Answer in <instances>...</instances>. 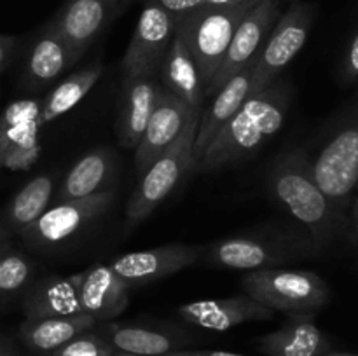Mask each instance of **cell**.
<instances>
[{
	"label": "cell",
	"mask_w": 358,
	"mask_h": 356,
	"mask_svg": "<svg viewBox=\"0 0 358 356\" xmlns=\"http://www.w3.org/2000/svg\"><path fill=\"white\" fill-rule=\"evenodd\" d=\"M292 107V86L278 77L247 98L234 117L210 142L196 171L234 166L254 156L285 124Z\"/></svg>",
	"instance_id": "1"
},
{
	"label": "cell",
	"mask_w": 358,
	"mask_h": 356,
	"mask_svg": "<svg viewBox=\"0 0 358 356\" xmlns=\"http://www.w3.org/2000/svg\"><path fill=\"white\" fill-rule=\"evenodd\" d=\"M268 187L318 251L346 227L345 220L318 187L308 150L301 147L283 150L269 168Z\"/></svg>",
	"instance_id": "2"
},
{
	"label": "cell",
	"mask_w": 358,
	"mask_h": 356,
	"mask_svg": "<svg viewBox=\"0 0 358 356\" xmlns=\"http://www.w3.org/2000/svg\"><path fill=\"white\" fill-rule=\"evenodd\" d=\"M310 161L318 187L348 225L358 188V103L339 115Z\"/></svg>",
	"instance_id": "3"
},
{
	"label": "cell",
	"mask_w": 358,
	"mask_h": 356,
	"mask_svg": "<svg viewBox=\"0 0 358 356\" xmlns=\"http://www.w3.org/2000/svg\"><path fill=\"white\" fill-rule=\"evenodd\" d=\"M317 251L301 229H262L259 232L236 234L203 248L210 265L247 272L280 267L287 262L311 257Z\"/></svg>",
	"instance_id": "4"
},
{
	"label": "cell",
	"mask_w": 358,
	"mask_h": 356,
	"mask_svg": "<svg viewBox=\"0 0 358 356\" xmlns=\"http://www.w3.org/2000/svg\"><path fill=\"white\" fill-rule=\"evenodd\" d=\"M201 110H191L180 135L140 175V181L126 208L129 227L142 223L177 188L182 178L194 170V140Z\"/></svg>",
	"instance_id": "5"
},
{
	"label": "cell",
	"mask_w": 358,
	"mask_h": 356,
	"mask_svg": "<svg viewBox=\"0 0 358 356\" xmlns=\"http://www.w3.org/2000/svg\"><path fill=\"white\" fill-rule=\"evenodd\" d=\"M245 293L275 313L313 314L327 306L331 290L320 274L306 269H257L241 278Z\"/></svg>",
	"instance_id": "6"
},
{
	"label": "cell",
	"mask_w": 358,
	"mask_h": 356,
	"mask_svg": "<svg viewBox=\"0 0 358 356\" xmlns=\"http://www.w3.org/2000/svg\"><path fill=\"white\" fill-rule=\"evenodd\" d=\"M259 2V0H257ZM255 2L220 9H198L177 20V28L185 35L199 65L205 91L219 72L234 30Z\"/></svg>",
	"instance_id": "7"
},
{
	"label": "cell",
	"mask_w": 358,
	"mask_h": 356,
	"mask_svg": "<svg viewBox=\"0 0 358 356\" xmlns=\"http://www.w3.org/2000/svg\"><path fill=\"white\" fill-rule=\"evenodd\" d=\"M317 14L318 6L315 2L289 0L254 59L257 91L282 77L283 70L299 54L308 42Z\"/></svg>",
	"instance_id": "8"
},
{
	"label": "cell",
	"mask_w": 358,
	"mask_h": 356,
	"mask_svg": "<svg viewBox=\"0 0 358 356\" xmlns=\"http://www.w3.org/2000/svg\"><path fill=\"white\" fill-rule=\"evenodd\" d=\"M114 198V188H105L86 198L55 202L21 232V239L34 250H51L59 246L103 215L112 206Z\"/></svg>",
	"instance_id": "9"
},
{
	"label": "cell",
	"mask_w": 358,
	"mask_h": 356,
	"mask_svg": "<svg viewBox=\"0 0 358 356\" xmlns=\"http://www.w3.org/2000/svg\"><path fill=\"white\" fill-rule=\"evenodd\" d=\"M287 3L289 0H259L247 10L234 30L219 72L205 91V98L215 94L222 84L247 68L257 58L269 31L273 30Z\"/></svg>",
	"instance_id": "10"
},
{
	"label": "cell",
	"mask_w": 358,
	"mask_h": 356,
	"mask_svg": "<svg viewBox=\"0 0 358 356\" xmlns=\"http://www.w3.org/2000/svg\"><path fill=\"white\" fill-rule=\"evenodd\" d=\"M41 103L16 100L0 112V170H30L42 154Z\"/></svg>",
	"instance_id": "11"
},
{
	"label": "cell",
	"mask_w": 358,
	"mask_h": 356,
	"mask_svg": "<svg viewBox=\"0 0 358 356\" xmlns=\"http://www.w3.org/2000/svg\"><path fill=\"white\" fill-rule=\"evenodd\" d=\"M177 30V20L159 6L143 2L131 40L122 58V77L159 72Z\"/></svg>",
	"instance_id": "12"
},
{
	"label": "cell",
	"mask_w": 358,
	"mask_h": 356,
	"mask_svg": "<svg viewBox=\"0 0 358 356\" xmlns=\"http://www.w3.org/2000/svg\"><path fill=\"white\" fill-rule=\"evenodd\" d=\"M203 248L196 244L170 243L149 250L131 251L108 262L112 271L129 286L149 285L191 267L201 258Z\"/></svg>",
	"instance_id": "13"
},
{
	"label": "cell",
	"mask_w": 358,
	"mask_h": 356,
	"mask_svg": "<svg viewBox=\"0 0 358 356\" xmlns=\"http://www.w3.org/2000/svg\"><path fill=\"white\" fill-rule=\"evenodd\" d=\"M129 3L131 0H66L51 21L83 56Z\"/></svg>",
	"instance_id": "14"
},
{
	"label": "cell",
	"mask_w": 358,
	"mask_h": 356,
	"mask_svg": "<svg viewBox=\"0 0 358 356\" xmlns=\"http://www.w3.org/2000/svg\"><path fill=\"white\" fill-rule=\"evenodd\" d=\"M83 56L66 42L58 28L49 21L31 40L23 63V86L28 91H41L58 80Z\"/></svg>",
	"instance_id": "15"
},
{
	"label": "cell",
	"mask_w": 358,
	"mask_h": 356,
	"mask_svg": "<svg viewBox=\"0 0 358 356\" xmlns=\"http://www.w3.org/2000/svg\"><path fill=\"white\" fill-rule=\"evenodd\" d=\"M255 91H257V77H255L254 61H252L247 68L231 77L226 84H222L215 94L206 98L210 100V105L208 107L203 105L198 131H196L194 168L201 161L210 142L219 135L220 129L234 117L241 105Z\"/></svg>",
	"instance_id": "16"
},
{
	"label": "cell",
	"mask_w": 358,
	"mask_h": 356,
	"mask_svg": "<svg viewBox=\"0 0 358 356\" xmlns=\"http://www.w3.org/2000/svg\"><path fill=\"white\" fill-rule=\"evenodd\" d=\"M275 311L247 293L226 299L194 300L178 307V316L189 325L212 332H226L250 321H269Z\"/></svg>",
	"instance_id": "17"
},
{
	"label": "cell",
	"mask_w": 358,
	"mask_h": 356,
	"mask_svg": "<svg viewBox=\"0 0 358 356\" xmlns=\"http://www.w3.org/2000/svg\"><path fill=\"white\" fill-rule=\"evenodd\" d=\"M191 108L185 101L161 86L142 140L135 149V166L140 175L180 135Z\"/></svg>",
	"instance_id": "18"
},
{
	"label": "cell",
	"mask_w": 358,
	"mask_h": 356,
	"mask_svg": "<svg viewBox=\"0 0 358 356\" xmlns=\"http://www.w3.org/2000/svg\"><path fill=\"white\" fill-rule=\"evenodd\" d=\"M77 276L80 311L96 320V323L112 321L128 307L131 288L108 264H94Z\"/></svg>",
	"instance_id": "19"
},
{
	"label": "cell",
	"mask_w": 358,
	"mask_h": 356,
	"mask_svg": "<svg viewBox=\"0 0 358 356\" xmlns=\"http://www.w3.org/2000/svg\"><path fill=\"white\" fill-rule=\"evenodd\" d=\"M159 89L161 80L157 72L122 77L117 117L119 142L122 147L133 150L138 147Z\"/></svg>",
	"instance_id": "20"
},
{
	"label": "cell",
	"mask_w": 358,
	"mask_h": 356,
	"mask_svg": "<svg viewBox=\"0 0 358 356\" xmlns=\"http://www.w3.org/2000/svg\"><path fill=\"white\" fill-rule=\"evenodd\" d=\"M259 351L268 356H324L332 346L313 320V314H287L276 330L257 339Z\"/></svg>",
	"instance_id": "21"
},
{
	"label": "cell",
	"mask_w": 358,
	"mask_h": 356,
	"mask_svg": "<svg viewBox=\"0 0 358 356\" xmlns=\"http://www.w3.org/2000/svg\"><path fill=\"white\" fill-rule=\"evenodd\" d=\"M157 75L164 89L185 101L191 110H201L206 100L205 84L194 52L178 28L175 30V37L161 63Z\"/></svg>",
	"instance_id": "22"
},
{
	"label": "cell",
	"mask_w": 358,
	"mask_h": 356,
	"mask_svg": "<svg viewBox=\"0 0 358 356\" xmlns=\"http://www.w3.org/2000/svg\"><path fill=\"white\" fill-rule=\"evenodd\" d=\"M79 276L49 274L30 283L23 295L24 318H56L83 314L77 292Z\"/></svg>",
	"instance_id": "23"
},
{
	"label": "cell",
	"mask_w": 358,
	"mask_h": 356,
	"mask_svg": "<svg viewBox=\"0 0 358 356\" xmlns=\"http://www.w3.org/2000/svg\"><path fill=\"white\" fill-rule=\"evenodd\" d=\"M96 320L87 314L56 318H24L20 325V339L28 349L49 355L77 335L96 328Z\"/></svg>",
	"instance_id": "24"
},
{
	"label": "cell",
	"mask_w": 358,
	"mask_h": 356,
	"mask_svg": "<svg viewBox=\"0 0 358 356\" xmlns=\"http://www.w3.org/2000/svg\"><path fill=\"white\" fill-rule=\"evenodd\" d=\"M115 157L110 149H93L76 161L69 173L63 178L56 199H79L96 194L108 187V181L114 177Z\"/></svg>",
	"instance_id": "25"
},
{
	"label": "cell",
	"mask_w": 358,
	"mask_h": 356,
	"mask_svg": "<svg viewBox=\"0 0 358 356\" xmlns=\"http://www.w3.org/2000/svg\"><path fill=\"white\" fill-rule=\"evenodd\" d=\"M100 335L114 346L115 351L129 353V355L164 356L168 353L184 349V346L187 344L185 339L173 332L142 327V325L108 323V321L107 325H103Z\"/></svg>",
	"instance_id": "26"
},
{
	"label": "cell",
	"mask_w": 358,
	"mask_h": 356,
	"mask_svg": "<svg viewBox=\"0 0 358 356\" xmlns=\"http://www.w3.org/2000/svg\"><path fill=\"white\" fill-rule=\"evenodd\" d=\"M101 72H103L101 63H94V65L84 66V68L70 73L66 79L56 84L51 93L41 101L38 122H41L42 128L59 119L62 115L69 114L76 105H79L87 96V93L96 86Z\"/></svg>",
	"instance_id": "27"
},
{
	"label": "cell",
	"mask_w": 358,
	"mask_h": 356,
	"mask_svg": "<svg viewBox=\"0 0 358 356\" xmlns=\"http://www.w3.org/2000/svg\"><path fill=\"white\" fill-rule=\"evenodd\" d=\"M55 195V178L51 175H38L23 185L14 194L2 213L9 232L21 234L27 230L45 209L51 206Z\"/></svg>",
	"instance_id": "28"
},
{
	"label": "cell",
	"mask_w": 358,
	"mask_h": 356,
	"mask_svg": "<svg viewBox=\"0 0 358 356\" xmlns=\"http://www.w3.org/2000/svg\"><path fill=\"white\" fill-rule=\"evenodd\" d=\"M34 265L27 255L9 246L0 250V302L17 295L30 286Z\"/></svg>",
	"instance_id": "29"
},
{
	"label": "cell",
	"mask_w": 358,
	"mask_h": 356,
	"mask_svg": "<svg viewBox=\"0 0 358 356\" xmlns=\"http://www.w3.org/2000/svg\"><path fill=\"white\" fill-rule=\"evenodd\" d=\"M115 353L117 351L110 342L105 341L96 332L90 330L73 337L48 356H114Z\"/></svg>",
	"instance_id": "30"
},
{
	"label": "cell",
	"mask_w": 358,
	"mask_h": 356,
	"mask_svg": "<svg viewBox=\"0 0 358 356\" xmlns=\"http://www.w3.org/2000/svg\"><path fill=\"white\" fill-rule=\"evenodd\" d=\"M339 79L346 86L358 80V28L346 47L341 65H339Z\"/></svg>",
	"instance_id": "31"
},
{
	"label": "cell",
	"mask_w": 358,
	"mask_h": 356,
	"mask_svg": "<svg viewBox=\"0 0 358 356\" xmlns=\"http://www.w3.org/2000/svg\"><path fill=\"white\" fill-rule=\"evenodd\" d=\"M142 2L156 3V6L161 7V9L170 13L175 20H180V17L201 9L205 0H142Z\"/></svg>",
	"instance_id": "32"
},
{
	"label": "cell",
	"mask_w": 358,
	"mask_h": 356,
	"mask_svg": "<svg viewBox=\"0 0 358 356\" xmlns=\"http://www.w3.org/2000/svg\"><path fill=\"white\" fill-rule=\"evenodd\" d=\"M17 38L13 35H3L0 34V73L10 65L14 54L17 51Z\"/></svg>",
	"instance_id": "33"
},
{
	"label": "cell",
	"mask_w": 358,
	"mask_h": 356,
	"mask_svg": "<svg viewBox=\"0 0 358 356\" xmlns=\"http://www.w3.org/2000/svg\"><path fill=\"white\" fill-rule=\"evenodd\" d=\"M164 356H245L229 351H212V349H178Z\"/></svg>",
	"instance_id": "34"
},
{
	"label": "cell",
	"mask_w": 358,
	"mask_h": 356,
	"mask_svg": "<svg viewBox=\"0 0 358 356\" xmlns=\"http://www.w3.org/2000/svg\"><path fill=\"white\" fill-rule=\"evenodd\" d=\"M348 225H350V237H352L353 243L358 244V194L355 201H353L352 208H350Z\"/></svg>",
	"instance_id": "35"
},
{
	"label": "cell",
	"mask_w": 358,
	"mask_h": 356,
	"mask_svg": "<svg viewBox=\"0 0 358 356\" xmlns=\"http://www.w3.org/2000/svg\"><path fill=\"white\" fill-rule=\"evenodd\" d=\"M248 2H257V0H205L201 9H220V7H234Z\"/></svg>",
	"instance_id": "36"
},
{
	"label": "cell",
	"mask_w": 358,
	"mask_h": 356,
	"mask_svg": "<svg viewBox=\"0 0 358 356\" xmlns=\"http://www.w3.org/2000/svg\"><path fill=\"white\" fill-rule=\"evenodd\" d=\"M7 236H9V229H7L2 213H0V250L7 244Z\"/></svg>",
	"instance_id": "37"
},
{
	"label": "cell",
	"mask_w": 358,
	"mask_h": 356,
	"mask_svg": "<svg viewBox=\"0 0 358 356\" xmlns=\"http://www.w3.org/2000/svg\"><path fill=\"white\" fill-rule=\"evenodd\" d=\"M0 356H14V348L7 341L0 339Z\"/></svg>",
	"instance_id": "38"
},
{
	"label": "cell",
	"mask_w": 358,
	"mask_h": 356,
	"mask_svg": "<svg viewBox=\"0 0 358 356\" xmlns=\"http://www.w3.org/2000/svg\"><path fill=\"white\" fill-rule=\"evenodd\" d=\"M324 356H358V355H345V353H327Z\"/></svg>",
	"instance_id": "39"
},
{
	"label": "cell",
	"mask_w": 358,
	"mask_h": 356,
	"mask_svg": "<svg viewBox=\"0 0 358 356\" xmlns=\"http://www.w3.org/2000/svg\"><path fill=\"white\" fill-rule=\"evenodd\" d=\"M114 356H143V355H129V353H121V351H117Z\"/></svg>",
	"instance_id": "40"
}]
</instances>
